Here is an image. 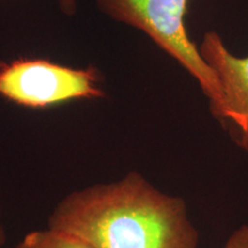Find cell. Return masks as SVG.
I'll use <instances>...</instances> for the list:
<instances>
[{
  "label": "cell",
  "instance_id": "1",
  "mask_svg": "<svg viewBox=\"0 0 248 248\" xmlns=\"http://www.w3.org/2000/svg\"><path fill=\"white\" fill-rule=\"evenodd\" d=\"M47 226L93 248H198L199 232L185 201L160 191L137 171L64 197Z\"/></svg>",
  "mask_w": 248,
  "mask_h": 248
},
{
  "label": "cell",
  "instance_id": "2",
  "mask_svg": "<svg viewBox=\"0 0 248 248\" xmlns=\"http://www.w3.org/2000/svg\"><path fill=\"white\" fill-rule=\"evenodd\" d=\"M111 20L144 32L187 71L208 99L209 110L219 121L223 94L218 79L201 57L186 30L188 0H94Z\"/></svg>",
  "mask_w": 248,
  "mask_h": 248
},
{
  "label": "cell",
  "instance_id": "3",
  "mask_svg": "<svg viewBox=\"0 0 248 248\" xmlns=\"http://www.w3.org/2000/svg\"><path fill=\"white\" fill-rule=\"evenodd\" d=\"M0 97L28 108H47L76 99L105 97L93 68L78 69L45 59L0 63Z\"/></svg>",
  "mask_w": 248,
  "mask_h": 248
},
{
  "label": "cell",
  "instance_id": "4",
  "mask_svg": "<svg viewBox=\"0 0 248 248\" xmlns=\"http://www.w3.org/2000/svg\"><path fill=\"white\" fill-rule=\"evenodd\" d=\"M198 47L222 90L223 106L218 122L229 130L237 146L248 153V55H234L215 31L204 33Z\"/></svg>",
  "mask_w": 248,
  "mask_h": 248
},
{
  "label": "cell",
  "instance_id": "5",
  "mask_svg": "<svg viewBox=\"0 0 248 248\" xmlns=\"http://www.w3.org/2000/svg\"><path fill=\"white\" fill-rule=\"evenodd\" d=\"M16 248H93L78 237L48 228L28 233Z\"/></svg>",
  "mask_w": 248,
  "mask_h": 248
},
{
  "label": "cell",
  "instance_id": "6",
  "mask_svg": "<svg viewBox=\"0 0 248 248\" xmlns=\"http://www.w3.org/2000/svg\"><path fill=\"white\" fill-rule=\"evenodd\" d=\"M223 248H248V224L241 225L232 232Z\"/></svg>",
  "mask_w": 248,
  "mask_h": 248
},
{
  "label": "cell",
  "instance_id": "7",
  "mask_svg": "<svg viewBox=\"0 0 248 248\" xmlns=\"http://www.w3.org/2000/svg\"><path fill=\"white\" fill-rule=\"evenodd\" d=\"M59 8L63 14L71 16L76 13L77 1L76 0H57Z\"/></svg>",
  "mask_w": 248,
  "mask_h": 248
},
{
  "label": "cell",
  "instance_id": "8",
  "mask_svg": "<svg viewBox=\"0 0 248 248\" xmlns=\"http://www.w3.org/2000/svg\"><path fill=\"white\" fill-rule=\"evenodd\" d=\"M6 232H5V229L4 226L0 224V247L2 246L6 243Z\"/></svg>",
  "mask_w": 248,
  "mask_h": 248
}]
</instances>
